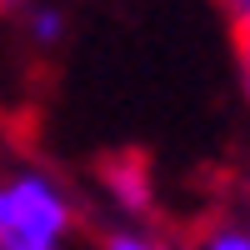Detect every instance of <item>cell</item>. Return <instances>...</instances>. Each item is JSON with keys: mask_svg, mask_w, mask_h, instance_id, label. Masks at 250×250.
Returning a JSON list of instances; mask_svg holds the SVG:
<instances>
[{"mask_svg": "<svg viewBox=\"0 0 250 250\" xmlns=\"http://www.w3.org/2000/svg\"><path fill=\"white\" fill-rule=\"evenodd\" d=\"M245 215H250V205H245Z\"/></svg>", "mask_w": 250, "mask_h": 250, "instance_id": "9", "label": "cell"}, {"mask_svg": "<svg viewBox=\"0 0 250 250\" xmlns=\"http://www.w3.org/2000/svg\"><path fill=\"white\" fill-rule=\"evenodd\" d=\"M95 250H180V245L165 240L155 225H120V220H110L105 230H100Z\"/></svg>", "mask_w": 250, "mask_h": 250, "instance_id": "5", "label": "cell"}, {"mask_svg": "<svg viewBox=\"0 0 250 250\" xmlns=\"http://www.w3.org/2000/svg\"><path fill=\"white\" fill-rule=\"evenodd\" d=\"M235 65H240V90H245V105H250V15L235 20Z\"/></svg>", "mask_w": 250, "mask_h": 250, "instance_id": "6", "label": "cell"}, {"mask_svg": "<svg viewBox=\"0 0 250 250\" xmlns=\"http://www.w3.org/2000/svg\"><path fill=\"white\" fill-rule=\"evenodd\" d=\"M20 30H25V40L35 50H55L60 40H65V15L55 5H45V0H35V5L20 10Z\"/></svg>", "mask_w": 250, "mask_h": 250, "instance_id": "4", "label": "cell"}, {"mask_svg": "<svg viewBox=\"0 0 250 250\" xmlns=\"http://www.w3.org/2000/svg\"><path fill=\"white\" fill-rule=\"evenodd\" d=\"M220 5H225L230 20H245V15H250V0H220Z\"/></svg>", "mask_w": 250, "mask_h": 250, "instance_id": "7", "label": "cell"}, {"mask_svg": "<svg viewBox=\"0 0 250 250\" xmlns=\"http://www.w3.org/2000/svg\"><path fill=\"white\" fill-rule=\"evenodd\" d=\"M5 10H25V5H35V0H0Z\"/></svg>", "mask_w": 250, "mask_h": 250, "instance_id": "8", "label": "cell"}, {"mask_svg": "<svg viewBox=\"0 0 250 250\" xmlns=\"http://www.w3.org/2000/svg\"><path fill=\"white\" fill-rule=\"evenodd\" d=\"M95 190H100L105 215L120 220V225H150L155 220L160 190H155V175L140 155H110L95 170Z\"/></svg>", "mask_w": 250, "mask_h": 250, "instance_id": "2", "label": "cell"}, {"mask_svg": "<svg viewBox=\"0 0 250 250\" xmlns=\"http://www.w3.org/2000/svg\"><path fill=\"white\" fill-rule=\"evenodd\" d=\"M190 250H250V215L230 210V215H210L195 230Z\"/></svg>", "mask_w": 250, "mask_h": 250, "instance_id": "3", "label": "cell"}, {"mask_svg": "<svg viewBox=\"0 0 250 250\" xmlns=\"http://www.w3.org/2000/svg\"><path fill=\"white\" fill-rule=\"evenodd\" d=\"M0 250H80V195L40 160H0Z\"/></svg>", "mask_w": 250, "mask_h": 250, "instance_id": "1", "label": "cell"}]
</instances>
